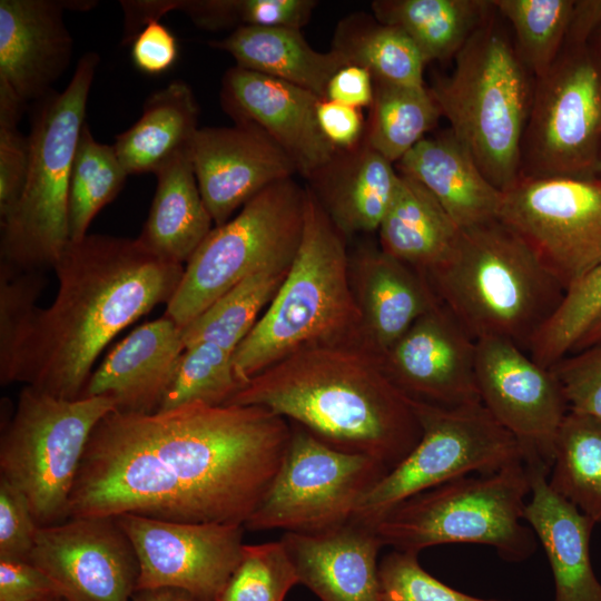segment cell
<instances>
[{
    "instance_id": "ac0fdd59",
    "label": "cell",
    "mask_w": 601,
    "mask_h": 601,
    "mask_svg": "<svg viewBox=\"0 0 601 601\" xmlns=\"http://www.w3.org/2000/svg\"><path fill=\"white\" fill-rule=\"evenodd\" d=\"M476 341L441 303L423 314L382 356L392 382L411 400L443 407L482 403Z\"/></svg>"
},
{
    "instance_id": "6da1fadb",
    "label": "cell",
    "mask_w": 601,
    "mask_h": 601,
    "mask_svg": "<svg viewBox=\"0 0 601 601\" xmlns=\"http://www.w3.org/2000/svg\"><path fill=\"white\" fill-rule=\"evenodd\" d=\"M290 437L289 421L255 405L195 402L154 414L110 412L87 443L68 519L137 514L245 525Z\"/></svg>"
},
{
    "instance_id": "f35d334b",
    "label": "cell",
    "mask_w": 601,
    "mask_h": 601,
    "mask_svg": "<svg viewBox=\"0 0 601 601\" xmlns=\"http://www.w3.org/2000/svg\"><path fill=\"white\" fill-rule=\"evenodd\" d=\"M233 355L234 352L209 342L186 348L158 412L195 402L225 405L242 386Z\"/></svg>"
},
{
    "instance_id": "f907efd6",
    "label": "cell",
    "mask_w": 601,
    "mask_h": 601,
    "mask_svg": "<svg viewBox=\"0 0 601 601\" xmlns=\"http://www.w3.org/2000/svg\"><path fill=\"white\" fill-rule=\"evenodd\" d=\"M316 117L323 136L337 151L353 150L363 142L366 122L359 108L322 99Z\"/></svg>"
},
{
    "instance_id": "3957f363",
    "label": "cell",
    "mask_w": 601,
    "mask_h": 601,
    "mask_svg": "<svg viewBox=\"0 0 601 601\" xmlns=\"http://www.w3.org/2000/svg\"><path fill=\"white\" fill-rule=\"evenodd\" d=\"M225 405L265 407L388 471L422 435L413 402L364 344L307 346L249 378Z\"/></svg>"
},
{
    "instance_id": "83f0119b",
    "label": "cell",
    "mask_w": 601,
    "mask_h": 601,
    "mask_svg": "<svg viewBox=\"0 0 601 601\" xmlns=\"http://www.w3.org/2000/svg\"><path fill=\"white\" fill-rule=\"evenodd\" d=\"M155 175L151 207L137 239L156 256L184 265L214 223L197 184L190 148Z\"/></svg>"
},
{
    "instance_id": "f5cc1de1",
    "label": "cell",
    "mask_w": 601,
    "mask_h": 601,
    "mask_svg": "<svg viewBox=\"0 0 601 601\" xmlns=\"http://www.w3.org/2000/svg\"><path fill=\"white\" fill-rule=\"evenodd\" d=\"M601 27V0L574 1L563 47L587 46Z\"/></svg>"
},
{
    "instance_id": "2e32d148",
    "label": "cell",
    "mask_w": 601,
    "mask_h": 601,
    "mask_svg": "<svg viewBox=\"0 0 601 601\" xmlns=\"http://www.w3.org/2000/svg\"><path fill=\"white\" fill-rule=\"evenodd\" d=\"M475 374L482 404L520 442L524 462L539 460L551 467L569 412L554 373L509 341L483 338L476 341Z\"/></svg>"
},
{
    "instance_id": "1f68e13d",
    "label": "cell",
    "mask_w": 601,
    "mask_h": 601,
    "mask_svg": "<svg viewBox=\"0 0 601 601\" xmlns=\"http://www.w3.org/2000/svg\"><path fill=\"white\" fill-rule=\"evenodd\" d=\"M372 9L378 22L406 33L426 63L455 57L495 10L487 0H377Z\"/></svg>"
},
{
    "instance_id": "9f6ffc18",
    "label": "cell",
    "mask_w": 601,
    "mask_h": 601,
    "mask_svg": "<svg viewBox=\"0 0 601 601\" xmlns=\"http://www.w3.org/2000/svg\"><path fill=\"white\" fill-rule=\"evenodd\" d=\"M590 47L597 55L598 59L601 62V27L593 35L592 39L589 42Z\"/></svg>"
},
{
    "instance_id": "d6a6232c",
    "label": "cell",
    "mask_w": 601,
    "mask_h": 601,
    "mask_svg": "<svg viewBox=\"0 0 601 601\" xmlns=\"http://www.w3.org/2000/svg\"><path fill=\"white\" fill-rule=\"evenodd\" d=\"M550 486L595 524L601 522V418L568 412L558 432Z\"/></svg>"
},
{
    "instance_id": "7bdbcfd3",
    "label": "cell",
    "mask_w": 601,
    "mask_h": 601,
    "mask_svg": "<svg viewBox=\"0 0 601 601\" xmlns=\"http://www.w3.org/2000/svg\"><path fill=\"white\" fill-rule=\"evenodd\" d=\"M47 284L42 270H22L0 263V377L12 361L17 343L37 309Z\"/></svg>"
},
{
    "instance_id": "30bf717a",
    "label": "cell",
    "mask_w": 601,
    "mask_h": 601,
    "mask_svg": "<svg viewBox=\"0 0 601 601\" xmlns=\"http://www.w3.org/2000/svg\"><path fill=\"white\" fill-rule=\"evenodd\" d=\"M116 411L106 397L59 398L26 385L0 439V476L27 497L39 526L68 520V505L90 435Z\"/></svg>"
},
{
    "instance_id": "9a60e30c",
    "label": "cell",
    "mask_w": 601,
    "mask_h": 601,
    "mask_svg": "<svg viewBox=\"0 0 601 601\" xmlns=\"http://www.w3.org/2000/svg\"><path fill=\"white\" fill-rule=\"evenodd\" d=\"M132 543L138 590L178 589L216 601L243 555L242 524L183 523L137 514L115 516Z\"/></svg>"
},
{
    "instance_id": "484cf974",
    "label": "cell",
    "mask_w": 601,
    "mask_h": 601,
    "mask_svg": "<svg viewBox=\"0 0 601 601\" xmlns=\"http://www.w3.org/2000/svg\"><path fill=\"white\" fill-rule=\"evenodd\" d=\"M397 168L426 188L462 229L499 218L503 191L483 175L451 130L423 138L397 161Z\"/></svg>"
},
{
    "instance_id": "4dcf8cb0",
    "label": "cell",
    "mask_w": 601,
    "mask_h": 601,
    "mask_svg": "<svg viewBox=\"0 0 601 601\" xmlns=\"http://www.w3.org/2000/svg\"><path fill=\"white\" fill-rule=\"evenodd\" d=\"M197 118L196 99L186 82L175 80L151 93L140 118L114 144L127 174H156L189 149L198 130Z\"/></svg>"
},
{
    "instance_id": "7a4b0ae2",
    "label": "cell",
    "mask_w": 601,
    "mask_h": 601,
    "mask_svg": "<svg viewBox=\"0 0 601 601\" xmlns=\"http://www.w3.org/2000/svg\"><path fill=\"white\" fill-rule=\"evenodd\" d=\"M53 269L57 295L32 314L0 383L77 400L107 344L167 305L185 266L156 256L137 238L91 234L69 242Z\"/></svg>"
},
{
    "instance_id": "d6986e66",
    "label": "cell",
    "mask_w": 601,
    "mask_h": 601,
    "mask_svg": "<svg viewBox=\"0 0 601 601\" xmlns=\"http://www.w3.org/2000/svg\"><path fill=\"white\" fill-rule=\"evenodd\" d=\"M204 203L220 226L272 184L297 171L288 155L250 124L198 128L190 147Z\"/></svg>"
},
{
    "instance_id": "b9f144b4",
    "label": "cell",
    "mask_w": 601,
    "mask_h": 601,
    "mask_svg": "<svg viewBox=\"0 0 601 601\" xmlns=\"http://www.w3.org/2000/svg\"><path fill=\"white\" fill-rule=\"evenodd\" d=\"M297 583L282 540L244 544L242 560L216 601H284Z\"/></svg>"
},
{
    "instance_id": "6f0895ef",
    "label": "cell",
    "mask_w": 601,
    "mask_h": 601,
    "mask_svg": "<svg viewBox=\"0 0 601 601\" xmlns=\"http://www.w3.org/2000/svg\"><path fill=\"white\" fill-rule=\"evenodd\" d=\"M43 601H68L65 597L58 595Z\"/></svg>"
},
{
    "instance_id": "ffe728a7",
    "label": "cell",
    "mask_w": 601,
    "mask_h": 601,
    "mask_svg": "<svg viewBox=\"0 0 601 601\" xmlns=\"http://www.w3.org/2000/svg\"><path fill=\"white\" fill-rule=\"evenodd\" d=\"M220 100L235 124L263 130L308 179L338 152L318 127L322 98L302 87L235 66L223 78Z\"/></svg>"
},
{
    "instance_id": "681fc988",
    "label": "cell",
    "mask_w": 601,
    "mask_h": 601,
    "mask_svg": "<svg viewBox=\"0 0 601 601\" xmlns=\"http://www.w3.org/2000/svg\"><path fill=\"white\" fill-rule=\"evenodd\" d=\"M134 65L148 75H160L170 69L178 58V42L160 21H150L132 40Z\"/></svg>"
},
{
    "instance_id": "f6af8a7d",
    "label": "cell",
    "mask_w": 601,
    "mask_h": 601,
    "mask_svg": "<svg viewBox=\"0 0 601 601\" xmlns=\"http://www.w3.org/2000/svg\"><path fill=\"white\" fill-rule=\"evenodd\" d=\"M570 412L601 418V342L568 354L550 368Z\"/></svg>"
},
{
    "instance_id": "60d3db41",
    "label": "cell",
    "mask_w": 601,
    "mask_h": 601,
    "mask_svg": "<svg viewBox=\"0 0 601 601\" xmlns=\"http://www.w3.org/2000/svg\"><path fill=\"white\" fill-rule=\"evenodd\" d=\"M315 7L314 0H185L180 11L209 30L234 26L300 29Z\"/></svg>"
},
{
    "instance_id": "c3c4849f",
    "label": "cell",
    "mask_w": 601,
    "mask_h": 601,
    "mask_svg": "<svg viewBox=\"0 0 601 601\" xmlns=\"http://www.w3.org/2000/svg\"><path fill=\"white\" fill-rule=\"evenodd\" d=\"M63 597L60 585L29 561L0 559V601H43Z\"/></svg>"
},
{
    "instance_id": "11a10c76",
    "label": "cell",
    "mask_w": 601,
    "mask_h": 601,
    "mask_svg": "<svg viewBox=\"0 0 601 601\" xmlns=\"http://www.w3.org/2000/svg\"><path fill=\"white\" fill-rule=\"evenodd\" d=\"M601 342V315L593 322L583 336L577 342L572 351L574 353Z\"/></svg>"
},
{
    "instance_id": "f546056e",
    "label": "cell",
    "mask_w": 601,
    "mask_h": 601,
    "mask_svg": "<svg viewBox=\"0 0 601 601\" xmlns=\"http://www.w3.org/2000/svg\"><path fill=\"white\" fill-rule=\"evenodd\" d=\"M461 230L426 188L400 174L393 200L378 227L382 250L427 274L447 259Z\"/></svg>"
},
{
    "instance_id": "8992f818",
    "label": "cell",
    "mask_w": 601,
    "mask_h": 601,
    "mask_svg": "<svg viewBox=\"0 0 601 601\" xmlns=\"http://www.w3.org/2000/svg\"><path fill=\"white\" fill-rule=\"evenodd\" d=\"M451 75L428 88L450 130L501 191L520 179L533 88L493 14L457 52Z\"/></svg>"
},
{
    "instance_id": "8d00e7d4",
    "label": "cell",
    "mask_w": 601,
    "mask_h": 601,
    "mask_svg": "<svg viewBox=\"0 0 601 601\" xmlns=\"http://www.w3.org/2000/svg\"><path fill=\"white\" fill-rule=\"evenodd\" d=\"M128 176L114 145L98 142L85 122L79 135L69 183L70 242H80L88 235V228L96 215L117 197Z\"/></svg>"
},
{
    "instance_id": "e0dca14e",
    "label": "cell",
    "mask_w": 601,
    "mask_h": 601,
    "mask_svg": "<svg viewBox=\"0 0 601 601\" xmlns=\"http://www.w3.org/2000/svg\"><path fill=\"white\" fill-rule=\"evenodd\" d=\"M28 561L53 579L68 601H132L137 591L138 559L115 516L40 526Z\"/></svg>"
},
{
    "instance_id": "ab89813d",
    "label": "cell",
    "mask_w": 601,
    "mask_h": 601,
    "mask_svg": "<svg viewBox=\"0 0 601 601\" xmlns=\"http://www.w3.org/2000/svg\"><path fill=\"white\" fill-rule=\"evenodd\" d=\"M601 315V265L570 287L555 313L532 342L529 354L551 368L566 356Z\"/></svg>"
},
{
    "instance_id": "603a6c76",
    "label": "cell",
    "mask_w": 601,
    "mask_h": 601,
    "mask_svg": "<svg viewBox=\"0 0 601 601\" xmlns=\"http://www.w3.org/2000/svg\"><path fill=\"white\" fill-rule=\"evenodd\" d=\"M298 583L321 601H382L378 552L383 542L370 525L348 522L314 533L280 538Z\"/></svg>"
},
{
    "instance_id": "e575fe53",
    "label": "cell",
    "mask_w": 601,
    "mask_h": 601,
    "mask_svg": "<svg viewBox=\"0 0 601 601\" xmlns=\"http://www.w3.org/2000/svg\"><path fill=\"white\" fill-rule=\"evenodd\" d=\"M349 65L371 71L374 80L404 87H424L425 60L401 29L352 16L338 26L334 48Z\"/></svg>"
},
{
    "instance_id": "680465c9",
    "label": "cell",
    "mask_w": 601,
    "mask_h": 601,
    "mask_svg": "<svg viewBox=\"0 0 601 601\" xmlns=\"http://www.w3.org/2000/svg\"><path fill=\"white\" fill-rule=\"evenodd\" d=\"M598 176L601 177V157H600V165H599V173H598Z\"/></svg>"
},
{
    "instance_id": "ee69618b",
    "label": "cell",
    "mask_w": 601,
    "mask_h": 601,
    "mask_svg": "<svg viewBox=\"0 0 601 601\" xmlns=\"http://www.w3.org/2000/svg\"><path fill=\"white\" fill-rule=\"evenodd\" d=\"M382 601H502L457 591L422 568L418 553L393 550L378 565Z\"/></svg>"
},
{
    "instance_id": "4fadbf2b",
    "label": "cell",
    "mask_w": 601,
    "mask_h": 601,
    "mask_svg": "<svg viewBox=\"0 0 601 601\" xmlns=\"http://www.w3.org/2000/svg\"><path fill=\"white\" fill-rule=\"evenodd\" d=\"M292 424L284 461L245 523L250 531L314 533L348 522L365 493L388 470L376 460L335 449Z\"/></svg>"
},
{
    "instance_id": "7c38bea8",
    "label": "cell",
    "mask_w": 601,
    "mask_h": 601,
    "mask_svg": "<svg viewBox=\"0 0 601 601\" xmlns=\"http://www.w3.org/2000/svg\"><path fill=\"white\" fill-rule=\"evenodd\" d=\"M601 157V62L590 47H563L535 78L520 178L594 177Z\"/></svg>"
},
{
    "instance_id": "5bb4252c",
    "label": "cell",
    "mask_w": 601,
    "mask_h": 601,
    "mask_svg": "<svg viewBox=\"0 0 601 601\" xmlns=\"http://www.w3.org/2000/svg\"><path fill=\"white\" fill-rule=\"evenodd\" d=\"M499 219L565 292L601 265V177L520 178L503 191Z\"/></svg>"
},
{
    "instance_id": "cb8c5ba5",
    "label": "cell",
    "mask_w": 601,
    "mask_h": 601,
    "mask_svg": "<svg viewBox=\"0 0 601 601\" xmlns=\"http://www.w3.org/2000/svg\"><path fill=\"white\" fill-rule=\"evenodd\" d=\"M349 276L365 344L380 356L440 302L424 274L381 247L349 254Z\"/></svg>"
},
{
    "instance_id": "7dc6e473",
    "label": "cell",
    "mask_w": 601,
    "mask_h": 601,
    "mask_svg": "<svg viewBox=\"0 0 601 601\" xmlns=\"http://www.w3.org/2000/svg\"><path fill=\"white\" fill-rule=\"evenodd\" d=\"M17 126L0 124V218L19 200L29 170V137Z\"/></svg>"
},
{
    "instance_id": "d4e9b609",
    "label": "cell",
    "mask_w": 601,
    "mask_h": 601,
    "mask_svg": "<svg viewBox=\"0 0 601 601\" xmlns=\"http://www.w3.org/2000/svg\"><path fill=\"white\" fill-rule=\"evenodd\" d=\"M524 463L531 484L524 520L546 554L554 601H601V582L590 558L595 523L553 491L548 482V465L539 460Z\"/></svg>"
},
{
    "instance_id": "8fae6325",
    "label": "cell",
    "mask_w": 601,
    "mask_h": 601,
    "mask_svg": "<svg viewBox=\"0 0 601 601\" xmlns=\"http://www.w3.org/2000/svg\"><path fill=\"white\" fill-rule=\"evenodd\" d=\"M422 435L361 499L351 520L374 524L403 501L452 480L524 461L520 442L482 403L443 407L413 401Z\"/></svg>"
},
{
    "instance_id": "9c48e42d",
    "label": "cell",
    "mask_w": 601,
    "mask_h": 601,
    "mask_svg": "<svg viewBox=\"0 0 601 601\" xmlns=\"http://www.w3.org/2000/svg\"><path fill=\"white\" fill-rule=\"evenodd\" d=\"M306 189L292 178L272 184L238 215L215 226L186 263L165 315L186 326L246 277L292 264L305 217Z\"/></svg>"
},
{
    "instance_id": "bcb514c9",
    "label": "cell",
    "mask_w": 601,
    "mask_h": 601,
    "mask_svg": "<svg viewBox=\"0 0 601 601\" xmlns=\"http://www.w3.org/2000/svg\"><path fill=\"white\" fill-rule=\"evenodd\" d=\"M39 528L26 495L0 476V559L28 561Z\"/></svg>"
},
{
    "instance_id": "db71d44e",
    "label": "cell",
    "mask_w": 601,
    "mask_h": 601,
    "mask_svg": "<svg viewBox=\"0 0 601 601\" xmlns=\"http://www.w3.org/2000/svg\"><path fill=\"white\" fill-rule=\"evenodd\" d=\"M132 601H197L188 593L178 589H151L138 590L132 597Z\"/></svg>"
},
{
    "instance_id": "836d02e7",
    "label": "cell",
    "mask_w": 601,
    "mask_h": 601,
    "mask_svg": "<svg viewBox=\"0 0 601 601\" xmlns=\"http://www.w3.org/2000/svg\"><path fill=\"white\" fill-rule=\"evenodd\" d=\"M290 265L257 272L226 292L181 327L185 349L209 342L235 352L275 297Z\"/></svg>"
},
{
    "instance_id": "44dd1931",
    "label": "cell",
    "mask_w": 601,
    "mask_h": 601,
    "mask_svg": "<svg viewBox=\"0 0 601 601\" xmlns=\"http://www.w3.org/2000/svg\"><path fill=\"white\" fill-rule=\"evenodd\" d=\"M96 1L1 0L0 83L27 105L52 93L71 62L73 40L63 11L89 10Z\"/></svg>"
},
{
    "instance_id": "f1b7e54d",
    "label": "cell",
    "mask_w": 601,
    "mask_h": 601,
    "mask_svg": "<svg viewBox=\"0 0 601 601\" xmlns=\"http://www.w3.org/2000/svg\"><path fill=\"white\" fill-rule=\"evenodd\" d=\"M209 46L231 55L242 68L296 85L322 99L333 75L349 65L335 49L316 51L293 28L243 26Z\"/></svg>"
},
{
    "instance_id": "74e56055",
    "label": "cell",
    "mask_w": 601,
    "mask_h": 601,
    "mask_svg": "<svg viewBox=\"0 0 601 601\" xmlns=\"http://www.w3.org/2000/svg\"><path fill=\"white\" fill-rule=\"evenodd\" d=\"M510 21L515 50L535 78L543 76L559 57L573 8V0H493Z\"/></svg>"
},
{
    "instance_id": "52a82bcc",
    "label": "cell",
    "mask_w": 601,
    "mask_h": 601,
    "mask_svg": "<svg viewBox=\"0 0 601 601\" xmlns=\"http://www.w3.org/2000/svg\"><path fill=\"white\" fill-rule=\"evenodd\" d=\"M99 61L98 53L86 52L65 90L38 101L28 136L26 185L14 207L0 218L2 263L43 272L55 267L70 242V174Z\"/></svg>"
},
{
    "instance_id": "ba28073f",
    "label": "cell",
    "mask_w": 601,
    "mask_h": 601,
    "mask_svg": "<svg viewBox=\"0 0 601 601\" xmlns=\"http://www.w3.org/2000/svg\"><path fill=\"white\" fill-rule=\"evenodd\" d=\"M530 474L524 461L466 475L418 493L371 526L384 546L420 553L447 543L483 544L508 562L528 560L538 539L524 520Z\"/></svg>"
},
{
    "instance_id": "816d5d0a",
    "label": "cell",
    "mask_w": 601,
    "mask_h": 601,
    "mask_svg": "<svg viewBox=\"0 0 601 601\" xmlns=\"http://www.w3.org/2000/svg\"><path fill=\"white\" fill-rule=\"evenodd\" d=\"M374 93L371 71L362 66L346 65L329 79L325 99L361 109L372 106Z\"/></svg>"
},
{
    "instance_id": "4316f807",
    "label": "cell",
    "mask_w": 601,
    "mask_h": 601,
    "mask_svg": "<svg viewBox=\"0 0 601 601\" xmlns=\"http://www.w3.org/2000/svg\"><path fill=\"white\" fill-rule=\"evenodd\" d=\"M400 174L392 162L363 142L338 151L311 180V188L345 236L378 230L393 200Z\"/></svg>"
},
{
    "instance_id": "7402d4cb",
    "label": "cell",
    "mask_w": 601,
    "mask_h": 601,
    "mask_svg": "<svg viewBox=\"0 0 601 601\" xmlns=\"http://www.w3.org/2000/svg\"><path fill=\"white\" fill-rule=\"evenodd\" d=\"M184 352L183 328L171 318L145 323L114 346L80 397L109 398L119 413H157Z\"/></svg>"
},
{
    "instance_id": "d590c367",
    "label": "cell",
    "mask_w": 601,
    "mask_h": 601,
    "mask_svg": "<svg viewBox=\"0 0 601 601\" xmlns=\"http://www.w3.org/2000/svg\"><path fill=\"white\" fill-rule=\"evenodd\" d=\"M364 141L392 164L402 159L442 116L428 88L374 80Z\"/></svg>"
},
{
    "instance_id": "5b68a950",
    "label": "cell",
    "mask_w": 601,
    "mask_h": 601,
    "mask_svg": "<svg viewBox=\"0 0 601 601\" xmlns=\"http://www.w3.org/2000/svg\"><path fill=\"white\" fill-rule=\"evenodd\" d=\"M332 344L366 345L345 236L308 188L298 249L275 297L235 349V374L243 386L299 348Z\"/></svg>"
},
{
    "instance_id": "277c9868",
    "label": "cell",
    "mask_w": 601,
    "mask_h": 601,
    "mask_svg": "<svg viewBox=\"0 0 601 601\" xmlns=\"http://www.w3.org/2000/svg\"><path fill=\"white\" fill-rule=\"evenodd\" d=\"M424 275L474 341L500 338L525 352L565 294L533 250L499 218L463 228L447 259Z\"/></svg>"
}]
</instances>
